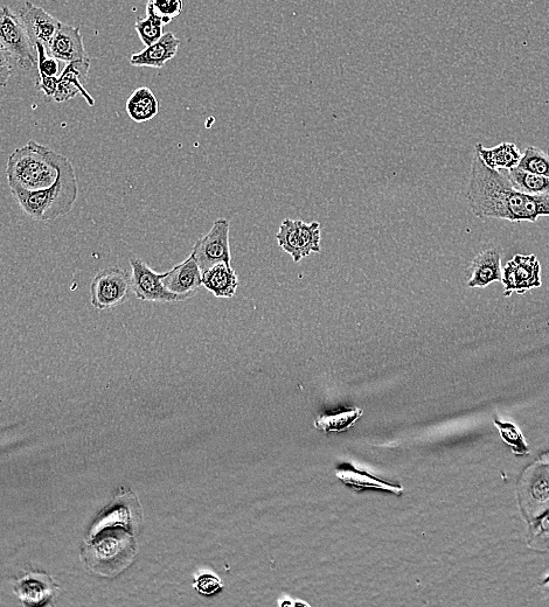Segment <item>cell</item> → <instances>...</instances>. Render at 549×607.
Returning a JSON list of instances; mask_svg holds the SVG:
<instances>
[{"instance_id": "obj_7", "label": "cell", "mask_w": 549, "mask_h": 607, "mask_svg": "<svg viewBox=\"0 0 549 607\" xmlns=\"http://www.w3.org/2000/svg\"><path fill=\"white\" fill-rule=\"evenodd\" d=\"M142 523V508L136 495L132 492H125L118 495L96 519L90 537L100 533L101 530L110 527H120L134 535L140 529Z\"/></svg>"}, {"instance_id": "obj_2", "label": "cell", "mask_w": 549, "mask_h": 607, "mask_svg": "<svg viewBox=\"0 0 549 607\" xmlns=\"http://www.w3.org/2000/svg\"><path fill=\"white\" fill-rule=\"evenodd\" d=\"M27 216L39 222H50L72 211L79 197L78 178L71 160L61 155L59 178L51 188L38 192L10 190Z\"/></svg>"}, {"instance_id": "obj_3", "label": "cell", "mask_w": 549, "mask_h": 607, "mask_svg": "<svg viewBox=\"0 0 549 607\" xmlns=\"http://www.w3.org/2000/svg\"><path fill=\"white\" fill-rule=\"evenodd\" d=\"M60 159L59 153L34 141L13 151L6 164L10 190L38 192L51 188L59 178Z\"/></svg>"}, {"instance_id": "obj_23", "label": "cell", "mask_w": 549, "mask_h": 607, "mask_svg": "<svg viewBox=\"0 0 549 607\" xmlns=\"http://www.w3.org/2000/svg\"><path fill=\"white\" fill-rule=\"evenodd\" d=\"M507 178L518 191L530 195H549V178L519 169L505 171Z\"/></svg>"}, {"instance_id": "obj_5", "label": "cell", "mask_w": 549, "mask_h": 607, "mask_svg": "<svg viewBox=\"0 0 549 607\" xmlns=\"http://www.w3.org/2000/svg\"><path fill=\"white\" fill-rule=\"evenodd\" d=\"M0 45L24 71H32L38 66L36 46L22 20L8 6L0 9Z\"/></svg>"}, {"instance_id": "obj_16", "label": "cell", "mask_w": 549, "mask_h": 607, "mask_svg": "<svg viewBox=\"0 0 549 607\" xmlns=\"http://www.w3.org/2000/svg\"><path fill=\"white\" fill-rule=\"evenodd\" d=\"M18 16L22 20L27 33H29L34 46L41 44L47 48L61 24L60 20L32 3H26Z\"/></svg>"}, {"instance_id": "obj_14", "label": "cell", "mask_w": 549, "mask_h": 607, "mask_svg": "<svg viewBox=\"0 0 549 607\" xmlns=\"http://www.w3.org/2000/svg\"><path fill=\"white\" fill-rule=\"evenodd\" d=\"M503 282L509 292H524L531 288H539L540 263L537 257L535 255L514 257L505 267Z\"/></svg>"}, {"instance_id": "obj_9", "label": "cell", "mask_w": 549, "mask_h": 607, "mask_svg": "<svg viewBox=\"0 0 549 607\" xmlns=\"http://www.w3.org/2000/svg\"><path fill=\"white\" fill-rule=\"evenodd\" d=\"M519 502L527 520L534 521L549 512V469L533 467L520 481Z\"/></svg>"}, {"instance_id": "obj_33", "label": "cell", "mask_w": 549, "mask_h": 607, "mask_svg": "<svg viewBox=\"0 0 549 607\" xmlns=\"http://www.w3.org/2000/svg\"><path fill=\"white\" fill-rule=\"evenodd\" d=\"M542 591L546 593V596L549 598V575L544 578V581L540 583Z\"/></svg>"}, {"instance_id": "obj_30", "label": "cell", "mask_w": 549, "mask_h": 607, "mask_svg": "<svg viewBox=\"0 0 549 607\" xmlns=\"http://www.w3.org/2000/svg\"><path fill=\"white\" fill-rule=\"evenodd\" d=\"M38 57V75L47 76V78H58L60 67L59 61L48 55L45 46L36 45Z\"/></svg>"}, {"instance_id": "obj_6", "label": "cell", "mask_w": 549, "mask_h": 607, "mask_svg": "<svg viewBox=\"0 0 549 607\" xmlns=\"http://www.w3.org/2000/svg\"><path fill=\"white\" fill-rule=\"evenodd\" d=\"M276 240L279 246L293 257L294 262H301L302 258L321 251V223L283 220Z\"/></svg>"}, {"instance_id": "obj_12", "label": "cell", "mask_w": 549, "mask_h": 607, "mask_svg": "<svg viewBox=\"0 0 549 607\" xmlns=\"http://www.w3.org/2000/svg\"><path fill=\"white\" fill-rule=\"evenodd\" d=\"M46 51L55 60L67 62V64L78 61H90L85 44H83L80 27H74L65 23L60 24L58 32L55 33Z\"/></svg>"}, {"instance_id": "obj_26", "label": "cell", "mask_w": 549, "mask_h": 607, "mask_svg": "<svg viewBox=\"0 0 549 607\" xmlns=\"http://www.w3.org/2000/svg\"><path fill=\"white\" fill-rule=\"evenodd\" d=\"M164 26L165 24L161 18L147 12V18L136 20L135 30L144 46L150 47L162 39Z\"/></svg>"}, {"instance_id": "obj_25", "label": "cell", "mask_w": 549, "mask_h": 607, "mask_svg": "<svg viewBox=\"0 0 549 607\" xmlns=\"http://www.w3.org/2000/svg\"><path fill=\"white\" fill-rule=\"evenodd\" d=\"M518 169L549 178V155L539 148L528 146L523 157H521Z\"/></svg>"}, {"instance_id": "obj_27", "label": "cell", "mask_w": 549, "mask_h": 607, "mask_svg": "<svg viewBox=\"0 0 549 607\" xmlns=\"http://www.w3.org/2000/svg\"><path fill=\"white\" fill-rule=\"evenodd\" d=\"M527 546L542 553H549V512L530 523Z\"/></svg>"}, {"instance_id": "obj_36", "label": "cell", "mask_w": 549, "mask_h": 607, "mask_svg": "<svg viewBox=\"0 0 549 607\" xmlns=\"http://www.w3.org/2000/svg\"><path fill=\"white\" fill-rule=\"evenodd\" d=\"M294 607H310V606L305 603H302V602H296V603H294Z\"/></svg>"}, {"instance_id": "obj_28", "label": "cell", "mask_w": 549, "mask_h": 607, "mask_svg": "<svg viewBox=\"0 0 549 607\" xmlns=\"http://www.w3.org/2000/svg\"><path fill=\"white\" fill-rule=\"evenodd\" d=\"M183 6L182 0H166V2H159V0H155L154 2L152 0V2L147 4V12L161 18L163 23L168 25L172 22V19L182 15Z\"/></svg>"}, {"instance_id": "obj_32", "label": "cell", "mask_w": 549, "mask_h": 607, "mask_svg": "<svg viewBox=\"0 0 549 607\" xmlns=\"http://www.w3.org/2000/svg\"><path fill=\"white\" fill-rule=\"evenodd\" d=\"M13 74V59L8 51L0 45V87L5 88Z\"/></svg>"}, {"instance_id": "obj_22", "label": "cell", "mask_w": 549, "mask_h": 607, "mask_svg": "<svg viewBox=\"0 0 549 607\" xmlns=\"http://www.w3.org/2000/svg\"><path fill=\"white\" fill-rule=\"evenodd\" d=\"M127 113L131 120L136 123L154 120L159 113L157 97L148 87L136 89L127 101Z\"/></svg>"}, {"instance_id": "obj_15", "label": "cell", "mask_w": 549, "mask_h": 607, "mask_svg": "<svg viewBox=\"0 0 549 607\" xmlns=\"http://www.w3.org/2000/svg\"><path fill=\"white\" fill-rule=\"evenodd\" d=\"M89 68L90 61L68 64L58 78L57 92H55L53 100L62 103L73 100L80 95L83 99H86L90 107H94V97L90 96L85 86H83L87 81Z\"/></svg>"}, {"instance_id": "obj_31", "label": "cell", "mask_w": 549, "mask_h": 607, "mask_svg": "<svg viewBox=\"0 0 549 607\" xmlns=\"http://www.w3.org/2000/svg\"><path fill=\"white\" fill-rule=\"evenodd\" d=\"M194 589L204 596H213L222 589V583L217 576L204 574L196 578Z\"/></svg>"}, {"instance_id": "obj_13", "label": "cell", "mask_w": 549, "mask_h": 607, "mask_svg": "<svg viewBox=\"0 0 549 607\" xmlns=\"http://www.w3.org/2000/svg\"><path fill=\"white\" fill-rule=\"evenodd\" d=\"M15 592L25 607H47L58 596L59 588L50 576L36 572L19 579Z\"/></svg>"}, {"instance_id": "obj_4", "label": "cell", "mask_w": 549, "mask_h": 607, "mask_svg": "<svg viewBox=\"0 0 549 607\" xmlns=\"http://www.w3.org/2000/svg\"><path fill=\"white\" fill-rule=\"evenodd\" d=\"M87 567L106 577H114L128 568L136 556L134 535L120 527L107 529L90 537L82 550Z\"/></svg>"}, {"instance_id": "obj_34", "label": "cell", "mask_w": 549, "mask_h": 607, "mask_svg": "<svg viewBox=\"0 0 549 607\" xmlns=\"http://www.w3.org/2000/svg\"><path fill=\"white\" fill-rule=\"evenodd\" d=\"M540 462L542 464L548 465L549 466V453H546V455L542 456L540 459Z\"/></svg>"}, {"instance_id": "obj_18", "label": "cell", "mask_w": 549, "mask_h": 607, "mask_svg": "<svg viewBox=\"0 0 549 607\" xmlns=\"http://www.w3.org/2000/svg\"><path fill=\"white\" fill-rule=\"evenodd\" d=\"M180 46V40L175 34L168 32L158 43L145 48L140 53L132 54L130 65L134 67L163 68L169 61L175 59Z\"/></svg>"}, {"instance_id": "obj_17", "label": "cell", "mask_w": 549, "mask_h": 607, "mask_svg": "<svg viewBox=\"0 0 549 607\" xmlns=\"http://www.w3.org/2000/svg\"><path fill=\"white\" fill-rule=\"evenodd\" d=\"M164 286L175 295L191 298L196 295L198 289L203 285V275L199 265L192 255L175 268L168 271V276L163 281Z\"/></svg>"}, {"instance_id": "obj_19", "label": "cell", "mask_w": 549, "mask_h": 607, "mask_svg": "<svg viewBox=\"0 0 549 607\" xmlns=\"http://www.w3.org/2000/svg\"><path fill=\"white\" fill-rule=\"evenodd\" d=\"M476 155L481 158L486 167L497 171L518 169L521 157H523L516 144L507 142L490 149L484 148L481 143H478L476 144Z\"/></svg>"}, {"instance_id": "obj_24", "label": "cell", "mask_w": 549, "mask_h": 607, "mask_svg": "<svg viewBox=\"0 0 549 607\" xmlns=\"http://www.w3.org/2000/svg\"><path fill=\"white\" fill-rule=\"evenodd\" d=\"M363 416V410L353 408L332 415H321L315 422V427L324 432H342L351 428L359 418Z\"/></svg>"}, {"instance_id": "obj_10", "label": "cell", "mask_w": 549, "mask_h": 607, "mask_svg": "<svg viewBox=\"0 0 549 607\" xmlns=\"http://www.w3.org/2000/svg\"><path fill=\"white\" fill-rule=\"evenodd\" d=\"M130 264L132 267L131 289L138 298L162 303L183 302V300L189 299L175 295L165 288L163 281L168 276V272L156 274L138 258H131Z\"/></svg>"}, {"instance_id": "obj_35", "label": "cell", "mask_w": 549, "mask_h": 607, "mask_svg": "<svg viewBox=\"0 0 549 607\" xmlns=\"http://www.w3.org/2000/svg\"><path fill=\"white\" fill-rule=\"evenodd\" d=\"M280 607H294V603H291L290 600H284Z\"/></svg>"}, {"instance_id": "obj_8", "label": "cell", "mask_w": 549, "mask_h": 607, "mask_svg": "<svg viewBox=\"0 0 549 607\" xmlns=\"http://www.w3.org/2000/svg\"><path fill=\"white\" fill-rule=\"evenodd\" d=\"M231 223L226 219L215 221L212 229L194 244L191 255L196 258L201 274L221 263L231 264L229 248Z\"/></svg>"}, {"instance_id": "obj_21", "label": "cell", "mask_w": 549, "mask_h": 607, "mask_svg": "<svg viewBox=\"0 0 549 607\" xmlns=\"http://www.w3.org/2000/svg\"><path fill=\"white\" fill-rule=\"evenodd\" d=\"M203 285L218 298H232L239 286V279L231 264L221 263L204 272Z\"/></svg>"}, {"instance_id": "obj_20", "label": "cell", "mask_w": 549, "mask_h": 607, "mask_svg": "<svg viewBox=\"0 0 549 607\" xmlns=\"http://www.w3.org/2000/svg\"><path fill=\"white\" fill-rule=\"evenodd\" d=\"M500 257L502 253L497 248L482 251L471 264V279L469 285L486 286L492 282L503 281L502 270H500Z\"/></svg>"}, {"instance_id": "obj_11", "label": "cell", "mask_w": 549, "mask_h": 607, "mask_svg": "<svg viewBox=\"0 0 549 607\" xmlns=\"http://www.w3.org/2000/svg\"><path fill=\"white\" fill-rule=\"evenodd\" d=\"M131 289V278L127 271L110 268L97 275L92 284V299L95 308H115L127 298Z\"/></svg>"}, {"instance_id": "obj_1", "label": "cell", "mask_w": 549, "mask_h": 607, "mask_svg": "<svg viewBox=\"0 0 549 607\" xmlns=\"http://www.w3.org/2000/svg\"><path fill=\"white\" fill-rule=\"evenodd\" d=\"M467 201L478 218L535 222L549 216V195H530L517 190L505 171L491 170L481 158L472 160Z\"/></svg>"}, {"instance_id": "obj_29", "label": "cell", "mask_w": 549, "mask_h": 607, "mask_svg": "<svg viewBox=\"0 0 549 607\" xmlns=\"http://www.w3.org/2000/svg\"><path fill=\"white\" fill-rule=\"evenodd\" d=\"M497 428L499 429L500 436L503 437L504 442L509 444L516 455H527L530 453V449L525 442L523 435L516 427V425L510 423H502L498 420L495 421Z\"/></svg>"}]
</instances>
